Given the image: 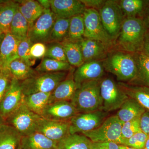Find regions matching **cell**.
<instances>
[{
    "instance_id": "obj_27",
    "label": "cell",
    "mask_w": 149,
    "mask_h": 149,
    "mask_svg": "<svg viewBox=\"0 0 149 149\" xmlns=\"http://www.w3.org/2000/svg\"><path fill=\"white\" fill-rule=\"evenodd\" d=\"M17 2L19 10L28 22L29 26L42 15L45 10L37 1L25 0Z\"/></svg>"
},
{
    "instance_id": "obj_10",
    "label": "cell",
    "mask_w": 149,
    "mask_h": 149,
    "mask_svg": "<svg viewBox=\"0 0 149 149\" xmlns=\"http://www.w3.org/2000/svg\"><path fill=\"white\" fill-rule=\"evenodd\" d=\"M56 19V17L50 9L44 10L42 15L29 26L28 37L32 44H49Z\"/></svg>"
},
{
    "instance_id": "obj_33",
    "label": "cell",
    "mask_w": 149,
    "mask_h": 149,
    "mask_svg": "<svg viewBox=\"0 0 149 149\" xmlns=\"http://www.w3.org/2000/svg\"><path fill=\"white\" fill-rule=\"evenodd\" d=\"M29 24L20 13L18 7L11 23L10 33L20 40L28 37Z\"/></svg>"
},
{
    "instance_id": "obj_15",
    "label": "cell",
    "mask_w": 149,
    "mask_h": 149,
    "mask_svg": "<svg viewBox=\"0 0 149 149\" xmlns=\"http://www.w3.org/2000/svg\"><path fill=\"white\" fill-rule=\"evenodd\" d=\"M104 70L103 61L85 62L74 70L73 79L79 88L85 82L102 78Z\"/></svg>"
},
{
    "instance_id": "obj_8",
    "label": "cell",
    "mask_w": 149,
    "mask_h": 149,
    "mask_svg": "<svg viewBox=\"0 0 149 149\" xmlns=\"http://www.w3.org/2000/svg\"><path fill=\"white\" fill-rule=\"evenodd\" d=\"M83 17L85 26L84 38L97 40L110 48L114 40L105 30L98 11L86 8Z\"/></svg>"
},
{
    "instance_id": "obj_47",
    "label": "cell",
    "mask_w": 149,
    "mask_h": 149,
    "mask_svg": "<svg viewBox=\"0 0 149 149\" xmlns=\"http://www.w3.org/2000/svg\"><path fill=\"white\" fill-rule=\"evenodd\" d=\"M37 1L45 9H51L50 0H39Z\"/></svg>"
},
{
    "instance_id": "obj_20",
    "label": "cell",
    "mask_w": 149,
    "mask_h": 149,
    "mask_svg": "<svg viewBox=\"0 0 149 149\" xmlns=\"http://www.w3.org/2000/svg\"><path fill=\"white\" fill-rule=\"evenodd\" d=\"M20 146L22 149H58V143L37 131L22 136Z\"/></svg>"
},
{
    "instance_id": "obj_42",
    "label": "cell",
    "mask_w": 149,
    "mask_h": 149,
    "mask_svg": "<svg viewBox=\"0 0 149 149\" xmlns=\"http://www.w3.org/2000/svg\"><path fill=\"white\" fill-rule=\"evenodd\" d=\"M120 144L114 142H92V149H119Z\"/></svg>"
},
{
    "instance_id": "obj_36",
    "label": "cell",
    "mask_w": 149,
    "mask_h": 149,
    "mask_svg": "<svg viewBox=\"0 0 149 149\" xmlns=\"http://www.w3.org/2000/svg\"><path fill=\"white\" fill-rule=\"evenodd\" d=\"M32 45L33 44L27 37L21 40L17 50L19 58L31 67L35 64L36 60L32 57L30 54V49Z\"/></svg>"
},
{
    "instance_id": "obj_1",
    "label": "cell",
    "mask_w": 149,
    "mask_h": 149,
    "mask_svg": "<svg viewBox=\"0 0 149 149\" xmlns=\"http://www.w3.org/2000/svg\"><path fill=\"white\" fill-rule=\"evenodd\" d=\"M146 33L141 18L127 17L114 42L119 50L131 54L142 51Z\"/></svg>"
},
{
    "instance_id": "obj_3",
    "label": "cell",
    "mask_w": 149,
    "mask_h": 149,
    "mask_svg": "<svg viewBox=\"0 0 149 149\" xmlns=\"http://www.w3.org/2000/svg\"><path fill=\"white\" fill-rule=\"evenodd\" d=\"M102 79L83 83L75 91L70 102L79 113L103 110L100 93Z\"/></svg>"
},
{
    "instance_id": "obj_39",
    "label": "cell",
    "mask_w": 149,
    "mask_h": 149,
    "mask_svg": "<svg viewBox=\"0 0 149 149\" xmlns=\"http://www.w3.org/2000/svg\"><path fill=\"white\" fill-rule=\"evenodd\" d=\"M140 118L123 123L121 130L122 140L129 139L134 134L141 131Z\"/></svg>"
},
{
    "instance_id": "obj_21",
    "label": "cell",
    "mask_w": 149,
    "mask_h": 149,
    "mask_svg": "<svg viewBox=\"0 0 149 149\" xmlns=\"http://www.w3.org/2000/svg\"><path fill=\"white\" fill-rule=\"evenodd\" d=\"M118 84L128 97L134 99L146 111H149V87L120 82Z\"/></svg>"
},
{
    "instance_id": "obj_17",
    "label": "cell",
    "mask_w": 149,
    "mask_h": 149,
    "mask_svg": "<svg viewBox=\"0 0 149 149\" xmlns=\"http://www.w3.org/2000/svg\"><path fill=\"white\" fill-rule=\"evenodd\" d=\"M21 40L11 34H5L0 45V69H8L10 64L19 58L17 50Z\"/></svg>"
},
{
    "instance_id": "obj_50",
    "label": "cell",
    "mask_w": 149,
    "mask_h": 149,
    "mask_svg": "<svg viewBox=\"0 0 149 149\" xmlns=\"http://www.w3.org/2000/svg\"><path fill=\"white\" fill-rule=\"evenodd\" d=\"M5 123H6L5 120L2 117L1 115L0 114V127L1 126V125H2L3 124H4Z\"/></svg>"
},
{
    "instance_id": "obj_49",
    "label": "cell",
    "mask_w": 149,
    "mask_h": 149,
    "mask_svg": "<svg viewBox=\"0 0 149 149\" xmlns=\"http://www.w3.org/2000/svg\"><path fill=\"white\" fill-rule=\"evenodd\" d=\"M143 149H149V136Z\"/></svg>"
},
{
    "instance_id": "obj_16",
    "label": "cell",
    "mask_w": 149,
    "mask_h": 149,
    "mask_svg": "<svg viewBox=\"0 0 149 149\" xmlns=\"http://www.w3.org/2000/svg\"><path fill=\"white\" fill-rule=\"evenodd\" d=\"M51 10L56 18H71L83 15L86 7L79 0H50Z\"/></svg>"
},
{
    "instance_id": "obj_23",
    "label": "cell",
    "mask_w": 149,
    "mask_h": 149,
    "mask_svg": "<svg viewBox=\"0 0 149 149\" xmlns=\"http://www.w3.org/2000/svg\"><path fill=\"white\" fill-rule=\"evenodd\" d=\"M22 136L14 128L5 123L0 127V149H17Z\"/></svg>"
},
{
    "instance_id": "obj_37",
    "label": "cell",
    "mask_w": 149,
    "mask_h": 149,
    "mask_svg": "<svg viewBox=\"0 0 149 149\" xmlns=\"http://www.w3.org/2000/svg\"><path fill=\"white\" fill-rule=\"evenodd\" d=\"M47 45L45 57L68 62L64 49L61 43H53Z\"/></svg>"
},
{
    "instance_id": "obj_40",
    "label": "cell",
    "mask_w": 149,
    "mask_h": 149,
    "mask_svg": "<svg viewBox=\"0 0 149 149\" xmlns=\"http://www.w3.org/2000/svg\"><path fill=\"white\" fill-rule=\"evenodd\" d=\"M12 78L8 69H0V102L5 95Z\"/></svg>"
},
{
    "instance_id": "obj_38",
    "label": "cell",
    "mask_w": 149,
    "mask_h": 149,
    "mask_svg": "<svg viewBox=\"0 0 149 149\" xmlns=\"http://www.w3.org/2000/svg\"><path fill=\"white\" fill-rule=\"evenodd\" d=\"M148 138V136L141 130L129 139H122L121 145L136 149H143Z\"/></svg>"
},
{
    "instance_id": "obj_18",
    "label": "cell",
    "mask_w": 149,
    "mask_h": 149,
    "mask_svg": "<svg viewBox=\"0 0 149 149\" xmlns=\"http://www.w3.org/2000/svg\"><path fill=\"white\" fill-rule=\"evenodd\" d=\"M78 43L84 63L103 61L109 53V48L97 40L84 38Z\"/></svg>"
},
{
    "instance_id": "obj_28",
    "label": "cell",
    "mask_w": 149,
    "mask_h": 149,
    "mask_svg": "<svg viewBox=\"0 0 149 149\" xmlns=\"http://www.w3.org/2000/svg\"><path fill=\"white\" fill-rule=\"evenodd\" d=\"M51 93H37L24 95L23 103L30 110L41 116L43 110L49 103Z\"/></svg>"
},
{
    "instance_id": "obj_32",
    "label": "cell",
    "mask_w": 149,
    "mask_h": 149,
    "mask_svg": "<svg viewBox=\"0 0 149 149\" xmlns=\"http://www.w3.org/2000/svg\"><path fill=\"white\" fill-rule=\"evenodd\" d=\"M72 67L68 62L44 57L35 70L38 73H51L71 71Z\"/></svg>"
},
{
    "instance_id": "obj_9",
    "label": "cell",
    "mask_w": 149,
    "mask_h": 149,
    "mask_svg": "<svg viewBox=\"0 0 149 149\" xmlns=\"http://www.w3.org/2000/svg\"><path fill=\"white\" fill-rule=\"evenodd\" d=\"M100 93L103 102V110L108 113L119 109L129 98L118 83L109 77L102 78Z\"/></svg>"
},
{
    "instance_id": "obj_44",
    "label": "cell",
    "mask_w": 149,
    "mask_h": 149,
    "mask_svg": "<svg viewBox=\"0 0 149 149\" xmlns=\"http://www.w3.org/2000/svg\"><path fill=\"white\" fill-rule=\"evenodd\" d=\"M87 8L99 11L102 8L106 1L104 0H80Z\"/></svg>"
},
{
    "instance_id": "obj_26",
    "label": "cell",
    "mask_w": 149,
    "mask_h": 149,
    "mask_svg": "<svg viewBox=\"0 0 149 149\" xmlns=\"http://www.w3.org/2000/svg\"><path fill=\"white\" fill-rule=\"evenodd\" d=\"M118 1L125 18H142L149 5V1L145 0H121Z\"/></svg>"
},
{
    "instance_id": "obj_6",
    "label": "cell",
    "mask_w": 149,
    "mask_h": 149,
    "mask_svg": "<svg viewBox=\"0 0 149 149\" xmlns=\"http://www.w3.org/2000/svg\"><path fill=\"white\" fill-rule=\"evenodd\" d=\"M122 124L116 115L111 116L107 118L97 128L81 134L92 142H114L121 145Z\"/></svg>"
},
{
    "instance_id": "obj_30",
    "label": "cell",
    "mask_w": 149,
    "mask_h": 149,
    "mask_svg": "<svg viewBox=\"0 0 149 149\" xmlns=\"http://www.w3.org/2000/svg\"><path fill=\"white\" fill-rule=\"evenodd\" d=\"M8 69L13 78L20 81L26 80L38 74L32 67L29 66L19 58L12 62L9 65Z\"/></svg>"
},
{
    "instance_id": "obj_13",
    "label": "cell",
    "mask_w": 149,
    "mask_h": 149,
    "mask_svg": "<svg viewBox=\"0 0 149 149\" xmlns=\"http://www.w3.org/2000/svg\"><path fill=\"white\" fill-rule=\"evenodd\" d=\"M70 121L48 120L41 117L37 123L36 131L58 143L69 135Z\"/></svg>"
},
{
    "instance_id": "obj_41",
    "label": "cell",
    "mask_w": 149,
    "mask_h": 149,
    "mask_svg": "<svg viewBox=\"0 0 149 149\" xmlns=\"http://www.w3.org/2000/svg\"><path fill=\"white\" fill-rule=\"evenodd\" d=\"M47 47L46 45L42 43H36L33 44L30 49V54L33 58H44L47 52Z\"/></svg>"
},
{
    "instance_id": "obj_5",
    "label": "cell",
    "mask_w": 149,
    "mask_h": 149,
    "mask_svg": "<svg viewBox=\"0 0 149 149\" xmlns=\"http://www.w3.org/2000/svg\"><path fill=\"white\" fill-rule=\"evenodd\" d=\"M98 11L105 30L114 41L125 18L118 1L107 0Z\"/></svg>"
},
{
    "instance_id": "obj_25",
    "label": "cell",
    "mask_w": 149,
    "mask_h": 149,
    "mask_svg": "<svg viewBox=\"0 0 149 149\" xmlns=\"http://www.w3.org/2000/svg\"><path fill=\"white\" fill-rule=\"evenodd\" d=\"M134 54L137 68V75L133 85L149 87V56L143 51Z\"/></svg>"
},
{
    "instance_id": "obj_43",
    "label": "cell",
    "mask_w": 149,
    "mask_h": 149,
    "mask_svg": "<svg viewBox=\"0 0 149 149\" xmlns=\"http://www.w3.org/2000/svg\"><path fill=\"white\" fill-rule=\"evenodd\" d=\"M140 128L141 131L149 136V111H146L140 118Z\"/></svg>"
},
{
    "instance_id": "obj_22",
    "label": "cell",
    "mask_w": 149,
    "mask_h": 149,
    "mask_svg": "<svg viewBox=\"0 0 149 149\" xmlns=\"http://www.w3.org/2000/svg\"><path fill=\"white\" fill-rule=\"evenodd\" d=\"M146 110L134 99L128 98L117 112V116L122 123L140 118Z\"/></svg>"
},
{
    "instance_id": "obj_34",
    "label": "cell",
    "mask_w": 149,
    "mask_h": 149,
    "mask_svg": "<svg viewBox=\"0 0 149 149\" xmlns=\"http://www.w3.org/2000/svg\"><path fill=\"white\" fill-rule=\"evenodd\" d=\"M84 32L83 14L72 17L70 19L68 34L65 40L79 42L84 38Z\"/></svg>"
},
{
    "instance_id": "obj_46",
    "label": "cell",
    "mask_w": 149,
    "mask_h": 149,
    "mask_svg": "<svg viewBox=\"0 0 149 149\" xmlns=\"http://www.w3.org/2000/svg\"><path fill=\"white\" fill-rule=\"evenodd\" d=\"M142 51L149 56V31L146 32L145 35Z\"/></svg>"
},
{
    "instance_id": "obj_45",
    "label": "cell",
    "mask_w": 149,
    "mask_h": 149,
    "mask_svg": "<svg viewBox=\"0 0 149 149\" xmlns=\"http://www.w3.org/2000/svg\"><path fill=\"white\" fill-rule=\"evenodd\" d=\"M141 19L143 22L146 32L149 31V5L146 8Z\"/></svg>"
},
{
    "instance_id": "obj_35",
    "label": "cell",
    "mask_w": 149,
    "mask_h": 149,
    "mask_svg": "<svg viewBox=\"0 0 149 149\" xmlns=\"http://www.w3.org/2000/svg\"><path fill=\"white\" fill-rule=\"evenodd\" d=\"M70 19L56 18L52 29L49 44L61 43L66 39L68 34Z\"/></svg>"
},
{
    "instance_id": "obj_11",
    "label": "cell",
    "mask_w": 149,
    "mask_h": 149,
    "mask_svg": "<svg viewBox=\"0 0 149 149\" xmlns=\"http://www.w3.org/2000/svg\"><path fill=\"white\" fill-rule=\"evenodd\" d=\"M109 113L103 110H98L77 113L70 121V134H81L94 130L108 117Z\"/></svg>"
},
{
    "instance_id": "obj_12",
    "label": "cell",
    "mask_w": 149,
    "mask_h": 149,
    "mask_svg": "<svg viewBox=\"0 0 149 149\" xmlns=\"http://www.w3.org/2000/svg\"><path fill=\"white\" fill-rule=\"evenodd\" d=\"M24 97L21 81L13 78L0 102V114L5 120L21 105L23 102Z\"/></svg>"
},
{
    "instance_id": "obj_4",
    "label": "cell",
    "mask_w": 149,
    "mask_h": 149,
    "mask_svg": "<svg viewBox=\"0 0 149 149\" xmlns=\"http://www.w3.org/2000/svg\"><path fill=\"white\" fill-rule=\"evenodd\" d=\"M70 71L38 73L21 81L22 93L26 96L37 93H52L61 82L66 79Z\"/></svg>"
},
{
    "instance_id": "obj_29",
    "label": "cell",
    "mask_w": 149,
    "mask_h": 149,
    "mask_svg": "<svg viewBox=\"0 0 149 149\" xmlns=\"http://www.w3.org/2000/svg\"><path fill=\"white\" fill-rule=\"evenodd\" d=\"M92 142L80 133L70 134L58 143V149H92Z\"/></svg>"
},
{
    "instance_id": "obj_14",
    "label": "cell",
    "mask_w": 149,
    "mask_h": 149,
    "mask_svg": "<svg viewBox=\"0 0 149 149\" xmlns=\"http://www.w3.org/2000/svg\"><path fill=\"white\" fill-rule=\"evenodd\" d=\"M78 113L71 102L58 101L48 104L43 110L41 116L48 120L70 121Z\"/></svg>"
},
{
    "instance_id": "obj_2",
    "label": "cell",
    "mask_w": 149,
    "mask_h": 149,
    "mask_svg": "<svg viewBox=\"0 0 149 149\" xmlns=\"http://www.w3.org/2000/svg\"><path fill=\"white\" fill-rule=\"evenodd\" d=\"M104 70L116 77L120 83L133 84L137 75L134 54L118 50L109 53L103 61Z\"/></svg>"
},
{
    "instance_id": "obj_31",
    "label": "cell",
    "mask_w": 149,
    "mask_h": 149,
    "mask_svg": "<svg viewBox=\"0 0 149 149\" xmlns=\"http://www.w3.org/2000/svg\"><path fill=\"white\" fill-rule=\"evenodd\" d=\"M60 43L64 49L68 62L71 66L77 68L84 63L79 43L65 40Z\"/></svg>"
},
{
    "instance_id": "obj_51",
    "label": "cell",
    "mask_w": 149,
    "mask_h": 149,
    "mask_svg": "<svg viewBox=\"0 0 149 149\" xmlns=\"http://www.w3.org/2000/svg\"><path fill=\"white\" fill-rule=\"evenodd\" d=\"M17 149H22L21 148V147L20 146V145H19V147H18V148Z\"/></svg>"
},
{
    "instance_id": "obj_52",
    "label": "cell",
    "mask_w": 149,
    "mask_h": 149,
    "mask_svg": "<svg viewBox=\"0 0 149 149\" xmlns=\"http://www.w3.org/2000/svg\"><path fill=\"white\" fill-rule=\"evenodd\" d=\"M3 35V34H2L1 32H0V37H1V35Z\"/></svg>"
},
{
    "instance_id": "obj_48",
    "label": "cell",
    "mask_w": 149,
    "mask_h": 149,
    "mask_svg": "<svg viewBox=\"0 0 149 149\" xmlns=\"http://www.w3.org/2000/svg\"><path fill=\"white\" fill-rule=\"evenodd\" d=\"M119 149H136L134 148H132L128 146H125V145H119Z\"/></svg>"
},
{
    "instance_id": "obj_19",
    "label": "cell",
    "mask_w": 149,
    "mask_h": 149,
    "mask_svg": "<svg viewBox=\"0 0 149 149\" xmlns=\"http://www.w3.org/2000/svg\"><path fill=\"white\" fill-rule=\"evenodd\" d=\"M73 73L69 74L52 92L49 104L58 101H71L78 88L73 79Z\"/></svg>"
},
{
    "instance_id": "obj_7",
    "label": "cell",
    "mask_w": 149,
    "mask_h": 149,
    "mask_svg": "<svg viewBox=\"0 0 149 149\" xmlns=\"http://www.w3.org/2000/svg\"><path fill=\"white\" fill-rule=\"evenodd\" d=\"M41 117L29 109L23 102L5 120L23 136L36 131L37 123Z\"/></svg>"
},
{
    "instance_id": "obj_24",
    "label": "cell",
    "mask_w": 149,
    "mask_h": 149,
    "mask_svg": "<svg viewBox=\"0 0 149 149\" xmlns=\"http://www.w3.org/2000/svg\"><path fill=\"white\" fill-rule=\"evenodd\" d=\"M18 7L17 1L0 2V32H10L11 23Z\"/></svg>"
}]
</instances>
